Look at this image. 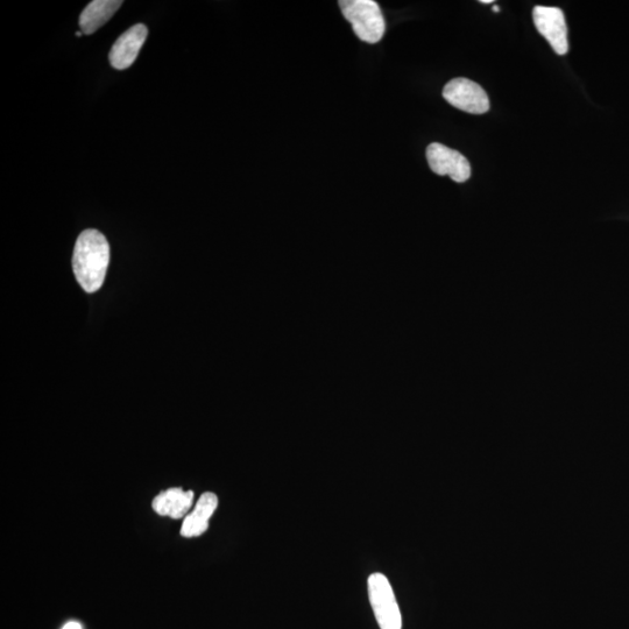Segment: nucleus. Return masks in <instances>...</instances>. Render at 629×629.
Listing matches in <instances>:
<instances>
[{
	"label": "nucleus",
	"instance_id": "1a4fd4ad",
	"mask_svg": "<svg viewBox=\"0 0 629 629\" xmlns=\"http://www.w3.org/2000/svg\"><path fill=\"white\" fill-rule=\"evenodd\" d=\"M194 500L193 491H183L182 489H171L161 492L153 500V510L159 515L171 517L175 520L182 519L192 508Z\"/></svg>",
	"mask_w": 629,
	"mask_h": 629
},
{
	"label": "nucleus",
	"instance_id": "423d86ee",
	"mask_svg": "<svg viewBox=\"0 0 629 629\" xmlns=\"http://www.w3.org/2000/svg\"><path fill=\"white\" fill-rule=\"evenodd\" d=\"M427 160L431 171L437 175H448L458 183L468 181L471 176V166L463 154L451 150L442 144L433 143L427 148Z\"/></svg>",
	"mask_w": 629,
	"mask_h": 629
},
{
	"label": "nucleus",
	"instance_id": "20e7f679",
	"mask_svg": "<svg viewBox=\"0 0 629 629\" xmlns=\"http://www.w3.org/2000/svg\"><path fill=\"white\" fill-rule=\"evenodd\" d=\"M444 100L458 110L483 115L490 110L489 96L478 83L469 79L451 80L443 89Z\"/></svg>",
	"mask_w": 629,
	"mask_h": 629
},
{
	"label": "nucleus",
	"instance_id": "6e6552de",
	"mask_svg": "<svg viewBox=\"0 0 629 629\" xmlns=\"http://www.w3.org/2000/svg\"><path fill=\"white\" fill-rule=\"evenodd\" d=\"M218 506V498L215 493L207 492L197 501L195 510L183 522L181 535L185 537H197L207 532L209 520Z\"/></svg>",
	"mask_w": 629,
	"mask_h": 629
},
{
	"label": "nucleus",
	"instance_id": "4468645a",
	"mask_svg": "<svg viewBox=\"0 0 629 629\" xmlns=\"http://www.w3.org/2000/svg\"><path fill=\"white\" fill-rule=\"evenodd\" d=\"M76 37H82V33L77 32V33H76Z\"/></svg>",
	"mask_w": 629,
	"mask_h": 629
},
{
	"label": "nucleus",
	"instance_id": "f257e3e1",
	"mask_svg": "<svg viewBox=\"0 0 629 629\" xmlns=\"http://www.w3.org/2000/svg\"><path fill=\"white\" fill-rule=\"evenodd\" d=\"M110 263V245L102 232L83 231L74 250L73 268L77 282L87 293H95L104 284Z\"/></svg>",
	"mask_w": 629,
	"mask_h": 629
},
{
	"label": "nucleus",
	"instance_id": "39448f33",
	"mask_svg": "<svg viewBox=\"0 0 629 629\" xmlns=\"http://www.w3.org/2000/svg\"><path fill=\"white\" fill-rule=\"evenodd\" d=\"M534 24L537 31L547 39L558 55L569 51L568 27L564 13L558 7L536 6L533 11Z\"/></svg>",
	"mask_w": 629,
	"mask_h": 629
},
{
	"label": "nucleus",
	"instance_id": "7ed1b4c3",
	"mask_svg": "<svg viewBox=\"0 0 629 629\" xmlns=\"http://www.w3.org/2000/svg\"><path fill=\"white\" fill-rule=\"evenodd\" d=\"M369 598L381 629H402V617L390 581L383 574H372L367 581Z\"/></svg>",
	"mask_w": 629,
	"mask_h": 629
},
{
	"label": "nucleus",
	"instance_id": "0eeeda50",
	"mask_svg": "<svg viewBox=\"0 0 629 629\" xmlns=\"http://www.w3.org/2000/svg\"><path fill=\"white\" fill-rule=\"evenodd\" d=\"M147 35L148 28L144 24L134 25L130 30L120 35L109 54L110 65L117 70L130 68L137 60Z\"/></svg>",
	"mask_w": 629,
	"mask_h": 629
},
{
	"label": "nucleus",
	"instance_id": "f8f14e48",
	"mask_svg": "<svg viewBox=\"0 0 629 629\" xmlns=\"http://www.w3.org/2000/svg\"><path fill=\"white\" fill-rule=\"evenodd\" d=\"M482 4H492V0H482V2H480Z\"/></svg>",
	"mask_w": 629,
	"mask_h": 629
},
{
	"label": "nucleus",
	"instance_id": "ddd939ff",
	"mask_svg": "<svg viewBox=\"0 0 629 629\" xmlns=\"http://www.w3.org/2000/svg\"><path fill=\"white\" fill-rule=\"evenodd\" d=\"M493 11H494V12H499V11H500L499 6L494 5V6H493Z\"/></svg>",
	"mask_w": 629,
	"mask_h": 629
},
{
	"label": "nucleus",
	"instance_id": "9b49d317",
	"mask_svg": "<svg viewBox=\"0 0 629 629\" xmlns=\"http://www.w3.org/2000/svg\"><path fill=\"white\" fill-rule=\"evenodd\" d=\"M62 629H82V627L79 623H75V621H72V623H68Z\"/></svg>",
	"mask_w": 629,
	"mask_h": 629
},
{
	"label": "nucleus",
	"instance_id": "9d476101",
	"mask_svg": "<svg viewBox=\"0 0 629 629\" xmlns=\"http://www.w3.org/2000/svg\"><path fill=\"white\" fill-rule=\"evenodd\" d=\"M123 5L120 0H95L81 14L80 26L84 34H94L113 17Z\"/></svg>",
	"mask_w": 629,
	"mask_h": 629
},
{
	"label": "nucleus",
	"instance_id": "f03ea898",
	"mask_svg": "<svg viewBox=\"0 0 629 629\" xmlns=\"http://www.w3.org/2000/svg\"><path fill=\"white\" fill-rule=\"evenodd\" d=\"M343 16L351 24L357 37L367 44L383 39L386 24L380 6L374 0H341Z\"/></svg>",
	"mask_w": 629,
	"mask_h": 629
}]
</instances>
